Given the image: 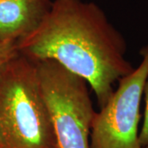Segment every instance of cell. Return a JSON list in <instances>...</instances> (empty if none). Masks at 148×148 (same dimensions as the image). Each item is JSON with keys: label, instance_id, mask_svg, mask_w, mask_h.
I'll list each match as a JSON object with an SVG mask.
<instances>
[{"label": "cell", "instance_id": "6da1fadb", "mask_svg": "<svg viewBox=\"0 0 148 148\" xmlns=\"http://www.w3.org/2000/svg\"><path fill=\"white\" fill-rule=\"evenodd\" d=\"M18 52L33 61L51 59L83 77L102 108L114 82L132 73L127 43L95 3L54 0L40 25L17 40Z\"/></svg>", "mask_w": 148, "mask_h": 148}, {"label": "cell", "instance_id": "7a4b0ae2", "mask_svg": "<svg viewBox=\"0 0 148 148\" xmlns=\"http://www.w3.org/2000/svg\"><path fill=\"white\" fill-rule=\"evenodd\" d=\"M0 135L5 148H58L35 63L19 52L0 73Z\"/></svg>", "mask_w": 148, "mask_h": 148}, {"label": "cell", "instance_id": "277c9868", "mask_svg": "<svg viewBox=\"0 0 148 148\" xmlns=\"http://www.w3.org/2000/svg\"><path fill=\"white\" fill-rule=\"evenodd\" d=\"M137 69L119 81L91 124L90 148H142L138 124L144 86L148 76V45Z\"/></svg>", "mask_w": 148, "mask_h": 148}, {"label": "cell", "instance_id": "3957f363", "mask_svg": "<svg viewBox=\"0 0 148 148\" xmlns=\"http://www.w3.org/2000/svg\"><path fill=\"white\" fill-rule=\"evenodd\" d=\"M58 148H90L95 112L87 82L51 59L34 61Z\"/></svg>", "mask_w": 148, "mask_h": 148}, {"label": "cell", "instance_id": "9c48e42d", "mask_svg": "<svg viewBox=\"0 0 148 148\" xmlns=\"http://www.w3.org/2000/svg\"><path fill=\"white\" fill-rule=\"evenodd\" d=\"M142 148H148V145H147V146H145V147H143Z\"/></svg>", "mask_w": 148, "mask_h": 148}, {"label": "cell", "instance_id": "52a82bcc", "mask_svg": "<svg viewBox=\"0 0 148 148\" xmlns=\"http://www.w3.org/2000/svg\"><path fill=\"white\" fill-rule=\"evenodd\" d=\"M143 95L145 96V113H144V120L143 127L139 132V143L141 147H145L148 145V76L144 86Z\"/></svg>", "mask_w": 148, "mask_h": 148}, {"label": "cell", "instance_id": "5b68a950", "mask_svg": "<svg viewBox=\"0 0 148 148\" xmlns=\"http://www.w3.org/2000/svg\"><path fill=\"white\" fill-rule=\"evenodd\" d=\"M51 0H0V40H19L36 28Z\"/></svg>", "mask_w": 148, "mask_h": 148}, {"label": "cell", "instance_id": "ba28073f", "mask_svg": "<svg viewBox=\"0 0 148 148\" xmlns=\"http://www.w3.org/2000/svg\"><path fill=\"white\" fill-rule=\"evenodd\" d=\"M0 148H5V146L3 144V139H2L1 135H0Z\"/></svg>", "mask_w": 148, "mask_h": 148}, {"label": "cell", "instance_id": "8992f818", "mask_svg": "<svg viewBox=\"0 0 148 148\" xmlns=\"http://www.w3.org/2000/svg\"><path fill=\"white\" fill-rule=\"evenodd\" d=\"M18 53L17 40H0V73L8 63Z\"/></svg>", "mask_w": 148, "mask_h": 148}]
</instances>
